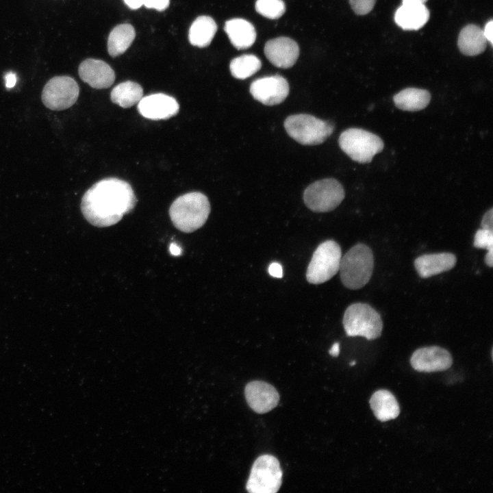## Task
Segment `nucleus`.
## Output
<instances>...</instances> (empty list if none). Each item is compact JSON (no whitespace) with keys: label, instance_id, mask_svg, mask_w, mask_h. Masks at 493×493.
Segmentation results:
<instances>
[{"label":"nucleus","instance_id":"obj_32","mask_svg":"<svg viewBox=\"0 0 493 493\" xmlns=\"http://www.w3.org/2000/svg\"><path fill=\"white\" fill-rule=\"evenodd\" d=\"M269 274L276 278H281L283 276V269L280 264L273 262L268 266Z\"/></svg>","mask_w":493,"mask_h":493},{"label":"nucleus","instance_id":"obj_27","mask_svg":"<svg viewBox=\"0 0 493 493\" xmlns=\"http://www.w3.org/2000/svg\"><path fill=\"white\" fill-rule=\"evenodd\" d=\"M255 7L257 13L270 19L279 18L286 12L282 0H257Z\"/></svg>","mask_w":493,"mask_h":493},{"label":"nucleus","instance_id":"obj_6","mask_svg":"<svg viewBox=\"0 0 493 493\" xmlns=\"http://www.w3.org/2000/svg\"><path fill=\"white\" fill-rule=\"evenodd\" d=\"M340 149L353 160L368 163L384 147L379 136L359 128H349L339 137Z\"/></svg>","mask_w":493,"mask_h":493},{"label":"nucleus","instance_id":"obj_3","mask_svg":"<svg viewBox=\"0 0 493 493\" xmlns=\"http://www.w3.org/2000/svg\"><path fill=\"white\" fill-rule=\"evenodd\" d=\"M374 268L371 249L362 243L352 246L340 262V274L342 284L351 290L363 288L370 279Z\"/></svg>","mask_w":493,"mask_h":493},{"label":"nucleus","instance_id":"obj_15","mask_svg":"<svg viewBox=\"0 0 493 493\" xmlns=\"http://www.w3.org/2000/svg\"><path fill=\"white\" fill-rule=\"evenodd\" d=\"M264 53L267 59L275 66L281 68L292 67L299 55L297 43L288 37H279L266 42Z\"/></svg>","mask_w":493,"mask_h":493},{"label":"nucleus","instance_id":"obj_38","mask_svg":"<svg viewBox=\"0 0 493 493\" xmlns=\"http://www.w3.org/2000/svg\"><path fill=\"white\" fill-rule=\"evenodd\" d=\"M170 253L173 255H179L181 253V249L175 243H172L170 245Z\"/></svg>","mask_w":493,"mask_h":493},{"label":"nucleus","instance_id":"obj_10","mask_svg":"<svg viewBox=\"0 0 493 493\" xmlns=\"http://www.w3.org/2000/svg\"><path fill=\"white\" fill-rule=\"evenodd\" d=\"M79 92V86L73 78L55 76L44 86L41 99L47 108L59 111L71 107L77 100Z\"/></svg>","mask_w":493,"mask_h":493},{"label":"nucleus","instance_id":"obj_36","mask_svg":"<svg viewBox=\"0 0 493 493\" xmlns=\"http://www.w3.org/2000/svg\"><path fill=\"white\" fill-rule=\"evenodd\" d=\"M488 252L485 255V263L487 266L489 267H492L493 266V249H490L489 250H487Z\"/></svg>","mask_w":493,"mask_h":493},{"label":"nucleus","instance_id":"obj_31","mask_svg":"<svg viewBox=\"0 0 493 493\" xmlns=\"http://www.w3.org/2000/svg\"><path fill=\"white\" fill-rule=\"evenodd\" d=\"M481 228L493 231V209L490 208L483 215L481 223Z\"/></svg>","mask_w":493,"mask_h":493},{"label":"nucleus","instance_id":"obj_11","mask_svg":"<svg viewBox=\"0 0 493 493\" xmlns=\"http://www.w3.org/2000/svg\"><path fill=\"white\" fill-rule=\"evenodd\" d=\"M289 90L287 80L279 75L257 79L250 86L252 97L266 105L282 103L288 97Z\"/></svg>","mask_w":493,"mask_h":493},{"label":"nucleus","instance_id":"obj_33","mask_svg":"<svg viewBox=\"0 0 493 493\" xmlns=\"http://www.w3.org/2000/svg\"><path fill=\"white\" fill-rule=\"evenodd\" d=\"M5 86L7 88H13L16 82V75L14 73L10 71L4 77Z\"/></svg>","mask_w":493,"mask_h":493},{"label":"nucleus","instance_id":"obj_8","mask_svg":"<svg viewBox=\"0 0 493 493\" xmlns=\"http://www.w3.org/2000/svg\"><path fill=\"white\" fill-rule=\"evenodd\" d=\"M282 471L278 459L262 455L254 462L246 489L250 493H275L281 485Z\"/></svg>","mask_w":493,"mask_h":493},{"label":"nucleus","instance_id":"obj_29","mask_svg":"<svg viewBox=\"0 0 493 493\" xmlns=\"http://www.w3.org/2000/svg\"><path fill=\"white\" fill-rule=\"evenodd\" d=\"M376 0H349L353 10L357 15H365L374 8Z\"/></svg>","mask_w":493,"mask_h":493},{"label":"nucleus","instance_id":"obj_25","mask_svg":"<svg viewBox=\"0 0 493 493\" xmlns=\"http://www.w3.org/2000/svg\"><path fill=\"white\" fill-rule=\"evenodd\" d=\"M143 90L141 86L131 81H126L116 86L112 90L110 98L114 103L128 108L140 101Z\"/></svg>","mask_w":493,"mask_h":493},{"label":"nucleus","instance_id":"obj_28","mask_svg":"<svg viewBox=\"0 0 493 493\" xmlns=\"http://www.w3.org/2000/svg\"><path fill=\"white\" fill-rule=\"evenodd\" d=\"M473 244L479 249H493V231L483 228L478 229L474 237Z\"/></svg>","mask_w":493,"mask_h":493},{"label":"nucleus","instance_id":"obj_35","mask_svg":"<svg viewBox=\"0 0 493 493\" xmlns=\"http://www.w3.org/2000/svg\"><path fill=\"white\" fill-rule=\"evenodd\" d=\"M127 6L133 10H136L142 5V0H124Z\"/></svg>","mask_w":493,"mask_h":493},{"label":"nucleus","instance_id":"obj_23","mask_svg":"<svg viewBox=\"0 0 493 493\" xmlns=\"http://www.w3.org/2000/svg\"><path fill=\"white\" fill-rule=\"evenodd\" d=\"M216 30L217 25L212 18L208 16H199L189 29V41L194 46L205 47L212 42Z\"/></svg>","mask_w":493,"mask_h":493},{"label":"nucleus","instance_id":"obj_40","mask_svg":"<svg viewBox=\"0 0 493 493\" xmlns=\"http://www.w3.org/2000/svg\"><path fill=\"white\" fill-rule=\"evenodd\" d=\"M355 364V362H352V363H350V365H351V366H352V365H354Z\"/></svg>","mask_w":493,"mask_h":493},{"label":"nucleus","instance_id":"obj_24","mask_svg":"<svg viewBox=\"0 0 493 493\" xmlns=\"http://www.w3.org/2000/svg\"><path fill=\"white\" fill-rule=\"evenodd\" d=\"M136 36L135 29L130 24H121L110 32L108 40V51L112 57L123 53Z\"/></svg>","mask_w":493,"mask_h":493},{"label":"nucleus","instance_id":"obj_1","mask_svg":"<svg viewBox=\"0 0 493 493\" xmlns=\"http://www.w3.org/2000/svg\"><path fill=\"white\" fill-rule=\"evenodd\" d=\"M137 200L127 182L106 178L93 184L84 194L81 211L92 225L105 227L119 222L135 207Z\"/></svg>","mask_w":493,"mask_h":493},{"label":"nucleus","instance_id":"obj_39","mask_svg":"<svg viewBox=\"0 0 493 493\" xmlns=\"http://www.w3.org/2000/svg\"><path fill=\"white\" fill-rule=\"evenodd\" d=\"M427 0H403V4H424Z\"/></svg>","mask_w":493,"mask_h":493},{"label":"nucleus","instance_id":"obj_20","mask_svg":"<svg viewBox=\"0 0 493 493\" xmlns=\"http://www.w3.org/2000/svg\"><path fill=\"white\" fill-rule=\"evenodd\" d=\"M369 403L375 417L380 421L385 422L394 419L400 413L396 398L388 390L376 391L372 395Z\"/></svg>","mask_w":493,"mask_h":493},{"label":"nucleus","instance_id":"obj_22","mask_svg":"<svg viewBox=\"0 0 493 493\" xmlns=\"http://www.w3.org/2000/svg\"><path fill=\"white\" fill-rule=\"evenodd\" d=\"M431 100L429 91L407 88L402 90L393 97L396 107L404 111L415 112L425 108Z\"/></svg>","mask_w":493,"mask_h":493},{"label":"nucleus","instance_id":"obj_37","mask_svg":"<svg viewBox=\"0 0 493 493\" xmlns=\"http://www.w3.org/2000/svg\"><path fill=\"white\" fill-rule=\"evenodd\" d=\"M329 353L333 357H337L340 353V344L338 342L334 343L329 349Z\"/></svg>","mask_w":493,"mask_h":493},{"label":"nucleus","instance_id":"obj_17","mask_svg":"<svg viewBox=\"0 0 493 493\" xmlns=\"http://www.w3.org/2000/svg\"><path fill=\"white\" fill-rule=\"evenodd\" d=\"M456 262V256L451 253L425 254L414 260V266L420 277L429 278L452 269Z\"/></svg>","mask_w":493,"mask_h":493},{"label":"nucleus","instance_id":"obj_5","mask_svg":"<svg viewBox=\"0 0 493 493\" xmlns=\"http://www.w3.org/2000/svg\"><path fill=\"white\" fill-rule=\"evenodd\" d=\"M288 134L303 145H316L325 142L333 131V125L307 114L289 116L284 121Z\"/></svg>","mask_w":493,"mask_h":493},{"label":"nucleus","instance_id":"obj_21","mask_svg":"<svg viewBox=\"0 0 493 493\" xmlns=\"http://www.w3.org/2000/svg\"><path fill=\"white\" fill-rule=\"evenodd\" d=\"M487 39L483 29L475 25H468L460 31L457 45L460 51L466 55H477L486 48Z\"/></svg>","mask_w":493,"mask_h":493},{"label":"nucleus","instance_id":"obj_9","mask_svg":"<svg viewBox=\"0 0 493 493\" xmlns=\"http://www.w3.org/2000/svg\"><path fill=\"white\" fill-rule=\"evenodd\" d=\"M345 196L342 184L333 178L323 179L311 184L305 190V205L314 212H327L336 209Z\"/></svg>","mask_w":493,"mask_h":493},{"label":"nucleus","instance_id":"obj_2","mask_svg":"<svg viewBox=\"0 0 493 493\" xmlns=\"http://www.w3.org/2000/svg\"><path fill=\"white\" fill-rule=\"evenodd\" d=\"M210 212L207 197L199 192L183 194L177 198L169 209L173 225L185 233H191L201 228Z\"/></svg>","mask_w":493,"mask_h":493},{"label":"nucleus","instance_id":"obj_26","mask_svg":"<svg viewBox=\"0 0 493 493\" xmlns=\"http://www.w3.org/2000/svg\"><path fill=\"white\" fill-rule=\"evenodd\" d=\"M262 66L260 60L253 54H244L233 58L229 64L232 76L236 79H244L255 73Z\"/></svg>","mask_w":493,"mask_h":493},{"label":"nucleus","instance_id":"obj_19","mask_svg":"<svg viewBox=\"0 0 493 493\" xmlns=\"http://www.w3.org/2000/svg\"><path fill=\"white\" fill-rule=\"evenodd\" d=\"M224 29L231 44L237 49L251 47L256 40V31L253 25L243 18L227 21Z\"/></svg>","mask_w":493,"mask_h":493},{"label":"nucleus","instance_id":"obj_13","mask_svg":"<svg viewBox=\"0 0 493 493\" xmlns=\"http://www.w3.org/2000/svg\"><path fill=\"white\" fill-rule=\"evenodd\" d=\"M137 108L142 116L152 120L168 119L175 116L179 110L175 98L162 93L142 97Z\"/></svg>","mask_w":493,"mask_h":493},{"label":"nucleus","instance_id":"obj_34","mask_svg":"<svg viewBox=\"0 0 493 493\" xmlns=\"http://www.w3.org/2000/svg\"><path fill=\"white\" fill-rule=\"evenodd\" d=\"M492 29H493V21L492 20H490L488 21L484 27V29L483 30L484 36L488 41H490L491 45H492Z\"/></svg>","mask_w":493,"mask_h":493},{"label":"nucleus","instance_id":"obj_30","mask_svg":"<svg viewBox=\"0 0 493 493\" xmlns=\"http://www.w3.org/2000/svg\"><path fill=\"white\" fill-rule=\"evenodd\" d=\"M142 5L147 8L162 11L168 8L169 0H142Z\"/></svg>","mask_w":493,"mask_h":493},{"label":"nucleus","instance_id":"obj_7","mask_svg":"<svg viewBox=\"0 0 493 493\" xmlns=\"http://www.w3.org/2000/svg\"><path fill=\"white\" fill-rule=\"evenodd\" d=\"M341 257L340 246L336 241L328 240L320 243L307 266V281L320 284L331 279L339 271Z\"/></svg>","mask_w":493,"mask_h":493},{"label":"nucleus","instance_id":"obj_4","mask_svg":"<svg viewBox=\"0 0 493 493\" xmlns=\"http://www.w3.org/2000/svg\"><path fill=\"white\" fill-rule=\"evenodd\" d=\"M342 323L348 336H362L368 340L378 338L383 329L380 314L363 303L350 305L344 312Z\"/></svg>","mask_w":493,"mask_h":493},{"label":"nucleus","instance_id":"obj_16","mask_svg":"<svg viewBox=\"0 0 493 493\" xmlns=\"http://www.w3.org/2000/svg\"><path fill=\"white\" fill-rule=\"evenodd\" d=\"M80 78L96 89L109 88L114 83L115 73L106 62L92 58L84 60L79 66Z\"/></svg>","mask_w":493,"mask_h":493},{"label":"nucleus","instance_id":"obj_18","mask_svg":"<svg viewBox=\"0 0 493 493\" xmlns=\"http://www.w3.org/2000/svg\"><path fill=\"white\" fill-rule=\"evenodd\" d=\"M429 18V11L424 4H402L394 14V21L404 30H418Z\"/></svg>","mask_w":493,"mask_h":493},{"label":"nucleus","instance_id":"obj_14","mask_svg":"<svg viewBox=\"0 0 493 493\" xmlns=\"http://www.w3.org/2000/svg\"><path fill=\"white\" fill-rule=\"evenodd\" d=\"M244 394L249 407L256 413L265 414L275 408L279 401V394L270 384L262 381L247 383Z\"/></svg>","mask_w":493,"mask_h":493},{"label":"nucleus","instance_id":"obj_12","mask_svg":"<svg viewBox=\"0 0 493 493\" xmlns=\"http://www.w3.org/2000/svg\"><path fill=\"white\" fill-rule=\"evenodd\" d=\"M452 363L450 353L437 346L420 348L413 353L410 358L412 366L419 372L446 370L451 366Z\"/></svg>","mask_w":493,"mask_h":493}]
</instances>
